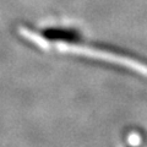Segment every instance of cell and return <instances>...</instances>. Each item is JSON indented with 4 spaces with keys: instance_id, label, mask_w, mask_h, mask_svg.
<instances>
[{
    "instance_id": "1",
    "label": "cell",
    "mask_w": 147,
    "mask_h": 147,
    "mask_svg": "<svg viewBox=\"0 0 147 147\" xmlns=\"http://www.w3.org/2000/svg\"><path fill=\"white\" fill-rule=\"evenodd\" d=\"M40 34L48 40L66 43H79L81 38L79 32L72 28H45Z\"/></svg>"
}]
</instances>
